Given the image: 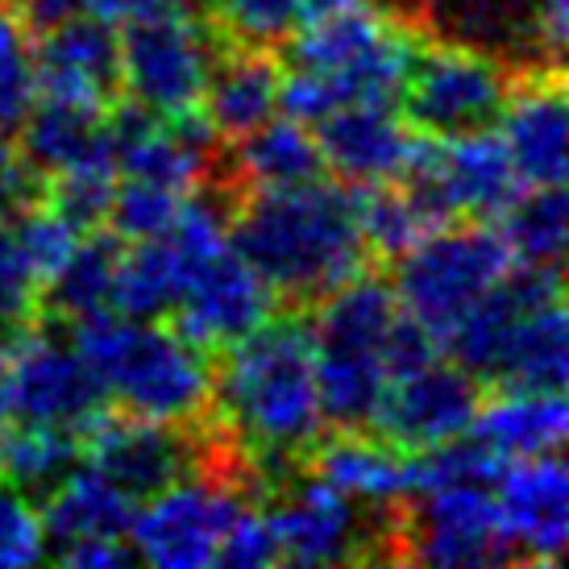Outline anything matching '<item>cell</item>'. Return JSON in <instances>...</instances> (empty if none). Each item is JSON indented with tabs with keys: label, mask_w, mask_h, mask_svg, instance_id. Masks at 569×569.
Returning a JSON list of instances; mask_svg holds the SVG:
<instances>
[{
	"label": "cell",
	"mask_w": 569,
	"mask_h": 569,
	"mask_svg": "<svg viewBox=\"0 0 569 569\" xmlns=\"http://www.w3.org/2000/svg\"><path fill=\"white\" fill-rule=\"evenodd\" d=\"M217 13L224 30L250 47L287 42V33L308 17L303 0H217Z\"/></svg>",
	"instance_id": "36"
},
{
	"label": "cell",
	"mask_w": 569,
	"mask_h": 569,
	"mask_svg": "<svg viewBox=\"0 0 569 569\" xmlns=\"http://www.w3.org/2000/svg\"><path fill=\"white\" fill-rule=\"evenodd\" d=\"M270 523L279 537V561L303 569L362 561L379 540L370 528V511L317 475L296 478L279 490Z\"/></svg>",
	"instance_id": "13"
},
{
	"label": "cell",
	"mask_w": 569,
	"mask_h": 569,
	"mask_svg": "<svg viewBox=\"0 0 569 569\" xmlns=\"http://www.w3.org/2000/svg\"><path fill=\"white\" fill-rule=\"evenodd\" d=\"M349 4H375V0H303V13H329V9H349Z\"/></svg>",
	"instance_id": "45"
},
{
	"label": "cell",
	"mask_w": 569,
	"mask_h": 569,
	"mask_svg": "<svg viewBox=\"0 0 569 569\" xmlns=\"http://www.w3.org/2000/svg\"><path fill=\"white\" fill-rule=\"evenodd\" d=\"M109 121V117H104ZM50 179V191H47V204L54 212H63L71 224H80V229H96V224L109 217V204H112V191H117V154H112V142H109V126H104V138L80 154L76 162H67L59 167Z\"/></svg>",
	"instance_id": "32"
},
{
	"label": "cell",
	"mask_w": 569,
	"mask_h": 569,
	"mask_svg": "<svg viewBox=\"0 0 569 569\" xmlns=\"http://www.w3.org/2000/svg\"><path fill=\"white\" fill-rule=\"evenodd\" d=\"M179 283H183V262L167 233L150 241H129V250L121 246V262H117L112 312L162 320L179 300Z\"/></svg>",
	"instance_id": "29"
},
{
	"label": "cell",
	"mask_w": 569,
	"mask_h": 569,
	"mask_svg": "<svg viewBox=\"0 0 569 569\" xmlns=\"http://www.w3.org/2000/svg\"><path fill=\"white\" fill-rule=\"evenodd\" d=\"M4 379H9V411L21 425L67 428L80 437L104 411V396L76 341L47 329H26L13 349H4Z\"/></svg>",
	"instance_id": "12"
},
{
	"label": "cell",
	"mask_w": 569,
	"mask_h": 569,
	"mask_svg": "<svg viewBox=\"0 0 569 569\" xmlns=\"http://www.w3.org/2000/svg\"><path fill=\"white\" fill-rule=\"evenodd\" d=\"M478 379L458 362L428 358L408 375H396L379 403L375 428L403 453H425L432 445L458 441L478 416Z\"/></svg>",
	"instance_id": "14"
},
{
	"label": "cell",
	"mask_w": 569,
	"mask_h": 569,
	"mask_svg": "<svg viewBox=\"0 0 569 569\" xmlns=\"http://www.w3.org/2000/svg\"><path fill=\"white\" fill-rule=\"evenodd\" d=\"M38 296H42V287H38V279L30 274L26 258L17 250L13 224L0 212V332L21 329L33 317Z\"/></svg>",
	"instance_id": "39"
},
{
	"label": "cell",
	"mask_w": 569,
	"mask_h": 569,
	"mask_svg": "<svg viewBox=\"0 0 569 569\" xmlns=\"http://www.w3.org/2000/svg\"><path fill=\"white\" fill-rule=\"evenodd\" d=\"M224 449L204 453L188 475L146 495L133 523H129V549L133 561L159 569H204L217 566V549L229 520L241 511V478H250V461L241 445L224 432Z\"/></svg>",
	"instance_id": "5"
},
{
	"label": "cell",
	"mask_w": 569,
	"mask_h": 569,
	"mask_svg": "<svg viewBox=\"0 0 569 569\" xmlns=\"http://www.w3.org/2000/svg\"><path fill=\"white\" fill-rule=\"evenodd\" d=\"M358 191H362V196H353V204H358V229H362L366 250L379 253V258H399V253H408L420 238H428L432 229H441L437 212L403 179L358 188Z\"/></svg>",
	"instance_id": "30"
},
{
	"label": "cell",
	"mask_w": 569,
	"mask_h": 569,
	"mask_svg": "<svg viewBox=\"0 0 569 569\" xmlns=\"http://www.w3.org/2000/svg\"><path fill=\"white\" fill-rule=\"evenodd\" d=\"M13 238H17L21 258H26V267H30V274L38 279V287H42L50 274L67 262V253L76 250V241L83 238V229L67 221L63 212H54L50 204L38 200V204L17 212Z\"/></svg>",
	"instance_id": "35"
},
{
	"label": "cell",
	"mask_w": 569,
	"mask_h": 569,
	"mask_svg": "<svg viewBox=\"0 0 569 569\" xmlns=\"http://www.w3.org/2000/svg\"><path fill=\"white\" fill-rule=\"evenodd\" d=\"M516 80V67L499 54L453 38L416 47L411 71L403 80V117L425 138H453L470 129H490Z\"/></svg>",
	"instance_id": "9"
},
{
	"label": "cell",
	"mask_w": 569,
	"mask_h": 569,
	"mask_svg": "<svg viewBox=\"0 0 569 569\" xmlns=\"http://www.w3.org/2000/svg\"><path fill=\"white\" fill-rule=\"evenodd\" d=\"M511 561L553 566L569 537V475L561 453L503 461L490 482Z\"/></svg>",
	"instance_id": "15"
},
{
	"label": "cell",
	"mask_w": 569,
	"mask_h": 569,
	"mask_svg": "<svg viewBox=\"0 0 569 569\" xmlns=\"http://www.w3.org/2000/svg\"><path fill=\"white\" fill-rule=\"evenodd\" d=\"M59 561L71 569H117L133 561V549H129V540H92V545H76V549L59 553Z\"/></svg>",
	"instance_id": "41"
},
{
	"label": "cell",
	"mask_w": 569,
	"mask_h": 569,
	"mask_svg": "<svg viewBox=\"0 0 569 569\" xmlns=\"http://www.w3.org/2000/svg\"><path fill=\"white\" fill-rule=\"evenodd\" d=\"M80 453L104 478L129 490L138 503L159 487L188 475L200 461V445L183 437L174 425H154L138 416H112L109 408L80 432Z\"/></svg>",
	"instance_id": "18"
},
{
	"label": "cell",
	"mask_w": 569,
	"mask_h": 569,
	"mask_svg": "<svg viewBox=\"0 0 569 569\" xmlns=\"http://www.w3.org/2000/svg\"><path fill=\"white\" fill-rule=\"evenodd\" d=\"M121 26L126 30L117 33V88H126L129 104L167 121L196 117L212 63L221 54L217 30L191 9H162Z\"/></svg>",
	"instance_id": "7"
},
{
	"label": "cell",
	"mask_w": 569,
	"mask_h": 569,
	"mask_svg": "<svg viewBox=\"0 0 569 569\" xmlns=\"http://www.w3.org/2000/svg\"><path fill=\"white\" fill-rule=\"evenodd\" d=\"M566 432V391H532V387H499L487 403H478L470 425V437H478L499 461L561 453Z\"/></svg>",
	"instance_id": "24"
},
{
	"label": "cell",
	"mask_w": 569,
	"mask_h": 569,
	"mask_svg": "<svg viewBox=\"0 0 569 569\" xmlns=\"http://www.w3.org/2000/svg\"><path fill=\"white\" fill-rule=\"evenodd\" d=\"M212 403L221 408L224 432L250 458V475L267 478L274 470L283 478V466L325 432L312 329L296 317H267L224 346V362L212 375Z\"/></svg>",
	"instance_id": "1"
},
{
	"label": "cell",
	"mask_w": 569,
	"mask_h": 569,
	"mask_svg": "<svg viewBox=\"0 0 569 569\" xmlns=\"http://www.w3.org/2000/svg\"><path fill=\"white\" fill-rule=\"evenodd\" d=\"M104 117H109V109L38 92L33 109L26 112V121L13 138H21V154L38 167V174H54L104 138Z\"/></svg>",
	"instance_id": "26"
},
{
	"label": "cell",
	"mask_w": 569,
	"mask_h": 569,
	"mask_svg": "<svg viewBox=\"0 0 569 569\" xmlns=\"http://www.w3.org/2000/svg\"><path fill=\"white\" fill-rule=\"evenodd\" d=\"M80 458V437L67 428L50 425H21L0 432V478L13 482L26 495H47L59 478Z\"/></svg>",
	"instance_id": "31"
},
{
	"label": "cell",
	"mask_w": 569,
	"mask_h": 569,
	"mask_svg": "<svg viewBox=\"0 0 569 569\" xmlns=\"http://www.w3.org/2000/svg\"><path fill=\"white\" fill-rule=\"evenodd\" d=\"M566 83L561 67H520L503 109L495 117L511 167L523 188H561L569 171L566 159Z\"/></svg>",
	"instance_id": "17"
},
{
	"label": "cell",
	"mask_w": 569,
	"mask_h": 569,
	"mask_svg": "<svg viewBox=\"0 0 569 569\" xmlns=\"http://www.w3.org/2000/svg\"><path fill=\"white\" fill-rule=\"evenodd\" d=\"M42 200V174L33 167L13 138H0V212L17 217L21 208Z\"/></svg>",
	"instance_id": "40"
},
{
	"label": "cell",
	"mask_w": 569,
	"mask_h": 569,
	"mask_svg": "<svg viewBox=\"0 0 569 569\" xmlns=\"http://www.w3.org/2000/svg\"><path fill=\"white\" fill-rule=\"evenodd\" d=\"M13 425V411H9V379H4V349H0V432Z\"/></svg>",
	"instance_id": "44"
},
{
	"label": "cell",
	"mask_w": 569,
	"mask_h": 569,
	"mask_svg": "<svg viewBox=\"0 0 569 569\" xmlns=\"http://www.w3.org/2000/svg\"><path fill=\"white\" fill-rule=\"evenodd\" d=\"M30 30H50L59 26L67 17H80L88 13V0H4Z\"/></svg>",
	"instance_id": "42"
},
{
	"label": "cell",
	"mask_w": 569,
	"mask_h": 569,
	"mask_svg": "<svg viewBox=\"0 0 569 569\" xmlns=\"http://www.w3.org/2000/svg\"><path fill=\"white\" fill-rule=\"evenodd\" d=\"M516 267H561L569 238V204L561 188H520L495 217Z\"/></svg>",
	"instance_id": "28"
},
{
	"label": "cell",
	"mask_w": 569,
	"mask_h": 569,
	"mask_svg": "<svg viewBox=\"0 0 569 569\" xmlns=\"http://www.w3.org/2000/svg\"><path fill=\"white\" fill-rule=\"evenodd\" d=\"M42 557H47V537H42L38 507L26 490L0 478V569L33 566Z\"/></svg>",
	"instance_id": "37"
},
{
	"label": "cell",
	"mask_w": 569,
	"mask_h": 569,
	"mask_svg": "<svg viewBox=\"0 0 569 569\" xmlns=\"http://www.w3.org/2000/svg\"><path fill=\"white\" fill-rule=\"evenodd\" d=\"M133 511H138V499L100 475L96 466H71L42 495V507H38L47 553L59 557L92 540H126Z\"/></svg>",
	"instance_id": "20"
},
{
	"label": "cell",
	"mask_w": 569,
	"mask_h": 569,
	"mask_svg": "<svg viewBox=\"0 0 569 569\" xmlns=\"http://www.w3.org/2000/svg\"><path fill=\"white\" fill-rule=\"evenodd\" d=\"M229 174H233V188L246 191H270V188H291V183H308V179H320L325 174V162H320V146L317 133L296 121V117H270L258 129H250L246 138L233 142V162H229Z\"/></svg>",
	"instance_id": "25"
},
{
	"label": "cell",
	"mask_w": 569,
	"mask_h": 569,
	"mask_svg": "<svg viewBox=\"0 0 569 569\" xmlns=\"http://www.w3.org/2000/svg\"><path fill=\"white\" fill-rule=\"evenodd\" d=\"M279 561V537H274V523L270 511L241 503V511L229 520L217 549V566L224 569H267Z\"/></svg>",
	"instance_id": "38"
},
{
	"label": "cell",
	"mask_w": 569,
	"mask_h": 569,
	"mask_svg": "<svg viewBox=\"0 0 569 569\" xmlns=\"http://www.w3.org/2000/svg\"><path fill=\"white\" fill-rule=\"evenodd\" d=\"M121 246L126 241L117 238V233H88V238L76 241V250L67 253L63 267L42 283L50 312L71 320V325L92 320L100 312H112V287H117Z\"/></svg>",
	"instance_id": "27"
},
{
	"label": "cell",
	"mask_w": 569,
	"mask_h": 569,
	"mask_svg": "<svg viewBox=\"0 0 569 569\" xmlns=\"http://www.w3.org/2000/svg\"><path fill=\"white\" fill-rule=\"evenodd\" d=\"M279 80L283 67L270 54V47H221L212 76H208L200 117L212 129L217 142H238L250 129L270 121L279 112Z\"/></svg>",
	"instance_id": "22"
},
{
	"label": "cell",
	"mask_w": 569,
	"mask_h": 569,
	"mask_svg": "<svg viewBox=\"0 0 569 569\" xmlns=\"http://www.w3.org/2000/svg\"><path fill=\"white\" fill-rule=\"evenodd\" d=\"M411 26L490 50L516 71L561 67L569 0H420V17Z\"/></svg>",
	"instance_id": "11"
},
{
	"label": "cell",
	"mask_w": 569,
	"mask_h": 569,
	"mask_svg": "<svg viewBox=\"0 0 569 569\" xmlns=\"http://www.w3.org/2000/svg\"><path fill=\"white\" fill-rule=\"evenodd\" d=\"M396 303L408 320L441 346L445 332L453 329L478 300H487L495 287L516 267L503 238L487 221L466 229H432L408 253L396 258Z\"/></svg>",
	"instance_id": "6"
},
{
	"label": "cell",
	"mask_w": 569,
	"mask_h": 569,
	"mask_svg": "<svg viewBox=\"0 0 569 569\" xmlns=\"http://www.w3.org/2000/svg\"><path fill=\"white\" fill-rule=\"evenodd\" d=\"M38 100V38L0 4V138H13Z\"/></svg>",
	"instance_id": "33"
},
{
	"label": "cell",
	"mask_w": 569,
	"mask_h": 569,
	"mask_svg": "<svg viewBox=\"0 0 569 569\" xmlns=\"http://www.w3.org/2000/svg\"><path fill=\"white\" fill-rule=\"evenodd\" d=\"M408 183L437 221H495L523 188L499 133L470 129L453 138H425Z\"/></svg>",
	"instance_id": "10"
},
{
	"label": "cell",
	"mask_w": 569,
	"mask_h": 569,
	"mask_svg": "<svg viewBox=\"0 0 569 569\" xmlns=\"http://www.w3.org/2000/svg\"><path fill=\"white\" fill-rule=\"evenodd\" d=\"M38 92L109 109L117 92V33L96 13L67 17L38 38Z\"/></svg>",
	"instance_id": "19"
},
{
	"label": "cell",
	"mask_w": 569,
	"mask_h": 569,
	"mask_svg": "<svg viewBox=\"0 0 569 569\" xmlns=\"http://www.w3.org/2000/svg\"><path fill=\"white\" fill-rule=\"evenodd\" d=\"M76 349L104 403L154 425H200L212 408L208 349L159 320L100 312L76 325Z\"/></svg>",
	"instance_id": "4"
},
{
	"label": "cell",
	"mask_w": 569,
	"mask_h": 569,
	"mask_svg": "<svg viewBox=\"0 0 569 569\" xmlns=\"http://www.w3.org/2000/svg\"><path fill=\"white\" fill-rule=\"evenodd\" d=\"M191 4L196 0H88V13L121 26V21H133V17L162 13V9H191Z\"/></svg>",
	"instance_id": "43"
},
{
	"label": "cell",
	"mask_w": 569,
	"mask_h": 569,
	"mask_svg": "<svg viewBox=\"0 0 569 569\" xmlns=\"http://www.w3.org/2000/svg\"><path fill=\"white\" fill-rule=\"evenodd\" d=\"M387 545L399 561L437 569L511 561L490 482H437L408 495L387 516Z\"/></svg>",
	"instance_id": "8"
},
{
	"label": "cell",
	"mask_w": 569,
	"mask_h": 569,
	"mask_svg": "<svg viewBox=\"0 0 569 569\" xmlns=\"http://www.w3.org/2000/svg\"><path fill=\"white\" fill-rule=\"evenodd\" d=\"M420 30L396 13L349 4L308 13L287 33V71L279 80V112L317 126L341 104H391L416 59Z\"/></svg>",
	"instance_id": "3"
},
{
	"label": "cell",
	"mask_w": 569,
	"mask_h": 569,
	"mask_svg": "<svg viewBox=\"0 0 569 569\" xmlns=\"http://www.w3.org/2000/svg\"><path fill=\"white\" fill-rule=\"evenodd\" d=\"M229 241L270 296L287 303H317L332 287L362 274L370 258L353 191L325 179L250 191L229 217Z\"/></svg>",
	"instance_id": "2"
},
{
	"label": "cell",
	"mask_w": 569,
	"mask_h": 569,
	"mask_svg": "<svg viewBox=\"0 0 569 569\" xmlns=\"http://www.w3.org/2000/svg\"><path fill=\"white\" fill-rule=\"evenodd\" d=\"M569 375V325L561 291L523 300L503 337L495 346L487 379L499 387H532V391H566Z\"/></svg>",
	"instance_id": "21"
},
{
	"label": "cell",
	"mask_w": 569,
	"mask_h": 569,
	"mask_svg": "<svg viewBox=\"0 0 569 569\" xmlns=\"http://www.w3.org/2000/svg\"><path fill=\"white\" fill-rule=\"evenodd\" d=\"M420 142H425V133H416L408 117H399L391 104H375V100L341 104L325 121H317L320 162L346 188H375V183L408 179Z\"/></svg>",
	"instance_id": "16"
},
{
	"label": "cell",
	"mask_w": 569,
	"mask_h": 569,
	"mask_svg": "<svg viewBox=\"0 0 569 569\" xmlns=\"http://www.w3.org/2000/svg\"><path fill=\"white\" fill-rule=\"evenodd\" d=\"M188 191L162 188V183H150V179H117V191H112V204L104 221L112 224L109 233H117L121 241H150L162 238L167 229L179 217V204H183Z\"/></svg>",
	"instance_id": "34"
},
{
	"label": "cell",
	"mask_w": 569,
	"mask_h": 569,
	"mask_svg": "<svg viewBox=\"0 0 569 569\" xmlns=\"http://www.w3.org/2000/svg\"><path fill=\"white\" fill-rule=\"evenodd\" d=\"M312 449V475L349 495L353 503H362L366 511L382 516L403 503L416 487L411 453L382 437H366L362 428H341V437L317 441Z\"/></svg>",
	"instance_id": "23"
}]
</instances>
